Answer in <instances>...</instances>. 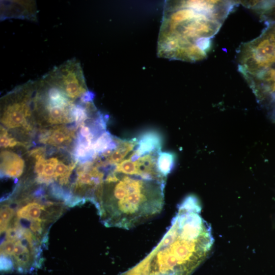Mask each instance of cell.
<instances>
[{
    "instance_id": "cell-1",
    "label": "cell",
    "mask_w": 275,
    "mask_h": 275,
    "mask_svg": "<svg viewBox=\"0 0 275 275\" xmlns=\"http://www.w3.org/2000/svg\"><path fill=\"white\" fill-rule=\"evenodd\" d=\"M198 198L186 197L178 205L160 242L132 271L136 275H190L213 243L209 225L201 215Z\"/></svg>"
},
{
    "instance_id": "cell-2",
    "label": "cell",
    "mask_w": 275,
    "mask_h": 275,
    "mask_svg": "<svg viewBox=\"0 0 275 275\" xmlns=\"http://www.w3.org/2000/svg\"><path fill=\"white\" fill-rule=\"evenodd\" d=\"M214 1H166L157 41L159 57L193 62L203 59L210 38L227 14Z\"/></svg>"
},
{
    "instance_id": "cell-3",
    "label": "cell",
    "mask_w": 275,
    "mask_h": 275,
    "mask_svg": "<svg viewBox=\"0 0 275 275\" xmlns=\"http://www.w3.org/2000/svg\"><path fill=\"white\" fill-rule=\"evenodd\" d=\"M166 179L113 171L98 190L94 203L107 227L129 229L159 214Z\"/></svg>"
},
{
    "instance_id": "cell-4",
    "label": "cell",
    "mask_w": 275,
    "mask_h": 275,
    "mask_svg": "<svg viewBox=\"0 0 275 275\" xmlns=\"http://www.w3.org/2000/svg\"><path fill=\"white\" fill-rule=\"evenodd\" d=\"M43 77L73 101L89 91L80 64L75 59L55 67Z\"/></svg>"
},
{
    "instance_id": "cell-5",
    "label": "cell",
    "mask_w": 275,
    "mask_h": 275,
    "mask_svg": "<svg viewBox=\"0 0 275 275\" xmlns=\"http://www.w3.org/2000/svg\"><path fill=\"white\" fill-rule=\"evenodd\" d=\"M1 19L21 18L35 21L37 9L34 1H1Z\"/></svg>"
},
{
    "instance_id": "cell-6",
    "label": "cell",
    "mask_w": 275,
    "mask_h": 275,
    "mask_svg": "<svg viewBox=\"0 0 275 275\" xmlns=\"http://www.w3.org/2000/svg\"><path fill=\"white\" fill-rule=\"evenodd\" d=\"M59 213L60 210H47L45 206L37 202H30L17 210L14 219L23 222H39L46 224L54 219Z\"/></svg>"
},
{
    "instance_id": "cell-7",
    "label": "cell",
    "mask_w": 275,
    "mask_h": 275,
    "mask_svg": "<svg viewBox=\"0 0 275 275\" xmlns=\"http://www.w3.org/2000/svg\"><path fill=\"white\" fill-rule=\"evenodd\" d=\"M1 157V169L3 175L17 178L22 174L24 161L17 154L9 151H3Z\"/></svg>"
},
{
    "instance_id": "cell-8",
    "label": "cell",
    "mask_w": 275,
    "mask_h": 275,
    "mask_svg": "<svg viewBox=\"0 0 275 275\" xmlns=\"http://www.w3.org/2000/svg\"><path fill=\"white\" fill-rule=\"evenodd\" d=\"M41 140L43 142L58 146L70 141V136L63 129L58 128L45 134Z\"/></svg>"
},
{
    "instance_id": "cell-9",
    "label": "cell",
    "mask_w": 275,
    "mask_h": 275,
    "mask_svg": "<svg viewBox=\"0 0 275 275\" xmlns=\"http://www.w3.org/2000/svg\"><path fill=\"white\" fill-rule=\"evenodd\" d=\"M175 161L174 154L170 152H160L157 159V167L164 176H167L172 170Z\"/></svg>"
},
{
    "instance_id": "cell-10",
    "label": "cell",
    "mask_w": 275,
    "mask_h": 275,
    "mask_svg": "<svg viewBox=\"0 0 275 275\" xmlns=\"http://www.w3.org/2000/svg\"><path fill=\"white\" fill-rule=\"evenodd\" d=\"M36 160L37 161L36 162L35 166V172L38 174V176H40L43 173L46 160H45L43 156L40 157Z\"/></svg>"
},
{
    "instance_id": "cell-11",
    "label": "cell",
    "mask_w": 275,
    "mask_h": 275,
    "mask_svg": "<svg viewBox=\"0 0 275 275\" xmlns=\"http://www.w3.org/2000/svg\"><path fill=\"white\" fill-rule=\"evenodd\" d=\"M1 146L3 147H10L12 138L8 136L7 131L1 126Z\"/></svg>"
}]
</instances>
